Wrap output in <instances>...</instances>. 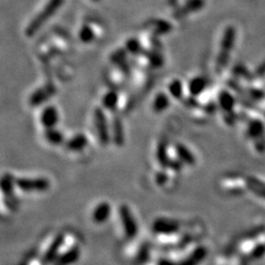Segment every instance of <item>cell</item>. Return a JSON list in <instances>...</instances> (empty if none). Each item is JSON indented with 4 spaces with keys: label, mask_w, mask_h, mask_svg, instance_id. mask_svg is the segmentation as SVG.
Masks as SVG:
<instances>
[{
    "label": "cell",
    "mask_w": 265,
    "mask_h": 265,
    "mask_svg": "<svg viewBox=\"0 0 265 265\" xmlns=\"http://www.w3.org/2000/svg\"><path fill=\"white\" fill-rule=\"evenodd\" d=\"M65 0H48L40 12H38L26 28V35L29 38L34 37L42 26L62 7Z\"/></svg>",
    "instance_id": "obj_1"
},
{
    "label": "cell",
    "mask_w": 265,
    "mask_h": 265,
    "mask_svg": "<svg viewBox=\"0 0 265 265\" xmlns=\"http://www.w3.org/2000/svg\"><path fill=\"white\" fill-rule=\"evenodd\" d=\"M235 38H236V31L234 27H231V26L227 27L222 37L221 49L217 57V62H216L217 70H222L225 67L227 61L229 60L230 53L235 43Z\"/></svg>",
    "instance_id": "obj_2"
},
{
    "label": "cell",
    "mask_w": 265,
    "mask_h": 265,
    "mask_svg": "<svg viewBox=\"0 0 265 265\" xmlns=\"http://www.w3.org/2000/svg\"><path fill=\"white\" fill-rule=\"evenodd\" d=\"M16 186L25 192H42L49 189L50 183L46 178H18Z\"/></svg>",
    "instance_id": "obj_3"
},
{
    "label": "cell",
    "mask_w": 265,
    "mask_h": 265,
    "mask_svg": "<svg viewBox=\"0 0 265 265\" xmlns=\"http://www.w3.org/2000/svg\"><path fill=\"white\" fill-rule=\"evenodd\" d=\"M119 213L125 236L128 239H135L138 235L139 227L130 207L127 204H122L119 208Z\"/></svg>",
    "instance_id": "obj_4"
},
{
    "label": "cell",
    "mask_w": 265,
    "mask_h": 265,
    "mask_svg": "<svg viewBox=\"0 0 265 265\" xmlns=\"http://www.w3.org/2000/svg\"><path fill=\"white\" fill-rule=\"evenodd\" d=\"M93 121L97 132L98 140L102 146H107L110 142L111 136L107 124V118L104 111L100 107H96L93 112Z\"/></svg>",
    "instance_id": "obj_5"
},
{
    "label": "cell",
    "mask_w": 265,
    "mask_h": 265,
    "mask_svg": "<svg viewBox=\"0 0 265 265\" xmlns=\"http://www.w3.org/2000/svg\"><path fill=\"white\" fill-rule=\"evenodd\" d=\"M180 227L181 226L178 221L165 217L157 218L152 224V230L155 234L165 236L176 234L180 231Z\"/></svg>",
    "instance_id": "obj_6"
},
{
    "label": "cell",
    "mask_w": 265,
    "mask_h": 265,
    "mask_svg": "<svg viewBox=\"0 0 265 265\" xmlns=\"http://www.w3.org/2000/svg\"><path fill=\"white\" fill-rule=\"evenodd\" d=\"M64 242H65V235L63 233H58L55 236V238L53 239V241L51 242L48 249L46 250L44 256L42 257L41 265H51L55 261V259L57 258L59 251H60L61 247L63 246Z\"/></svg>",
    "instance_id": "obj_7"
},
{
    "label": "cell",
    "mask_w": 265,
    "mask_h": 265,
    "mask_svg": "<svg viewBox=\"0 0 265 265\" xmlns=\"http://www.w3.org/2000/svg\"><path fill=\"white\" fill-rule=\"evenodd\" d=\"M55 92H56V88L53 85H51V84L45 85L41 88H38L37 90H35L31 94V96L29 98V103L31 106L37 107V106L44 103L49 98H51Z\"/></svg>",
    "instance_id": "obj_8"
},
{
    "label": "cell",
    "mask_w": 265,
    "mask_h": 265,
    "mask_svg": "<svg viewBox=\"0 0 265 265\" xmlns=\"http://www.w3.org/2000/svg\"><path fill=\"white\" fill-rule=\"evenodd\" d=\"M205 6V0H186V2L175 9L173 16L176 19H182L188 15L198 12Z\"/></svg>",
    "instance_id": "obj_9"
},
{
    "label": "cell",
    "mask_w": 265,
    "mask_h": 265,
    "mask_svg": "<svg viewBox=\"0 0 265 265\" xmlns=\"http://www.w3.org/2000/svg\"><path fill=\"white\" fill-rule=\"evenodd\" d=\"M40 123L45 129L55 128L59 122V113L54 106L45 107L40 114Z\"/></svg>",
    "instance_id": "obj_10"
},
{
    "label": "cell",
    "mask_w": 265,
    "mask_h": 265,
    "mask_svg": "<svg viewBox=\"0 0 265 265\" xmlns=\"http://www.w3.org/2000/svg\"><path fill=\"white\" fill-rule=\"evenodd\" d=\"M111 205L107 201L98 203L91 213V219L95 224L105 223L111 215Z\"/></svg>",
    "instance_id": "obj_11"
},
{
    "label": "cell",
    "mask_w": 265,
    "mask_h": 265,
    "mask_svg": "<svg viewBox=\"0 0 265 265\" xmlns=\"http://www.w3.org/2000/svg\"><path fill=\"white\" fill-rule=\"evenodd\" d=\"M208 251L205 247L199 246L195 248L187 258H185L178 265H199L207 257Z\"/></svg>",
    "instance_id": "obj_12"
},
{
    "label": "cell",
    "mask_w": 265,
    "mask_h": 265,
    "mask_svg": "<svg viewBox=\"0 0 265 265\" xmlns=\"http://www.w3.org/2000/svg\"><path fill=\"white\" fill-rule=\"evenodd\" d=\"M81 257V249L78 246H74L63 255H61L57 261V265H72L77 263Z\"/></svg>",
    "instance_id": "obj_13"
},
{
    "label": "cell",
    "mask_w": 265,
    "mask_h": 265,
    "mask_svg": "<svg viewBox=\"0 0 265 265\" xmlns=\"http://www.w3.org/2000/svg\"><path fill=\"white\" fill-rule=\"evenodd\" d=\"M112 139L117 147H122L125 143V134H124V128L123 123L121 119L117 116L113 118L112 121Z\"/></svg>",
    "instance_id": "obj_14"
},
{
    "label": "cell",
    "mask_w": 265,
    "mask_h": 265,
    "mask_svg": "<svg viewBox=\"0 0 265 265\" xmlns=\"http://www.w3.org/2000/svg\"><path fill=\"white\" fill-rule=\"evenodd\" d=\"M88 146V138L84 134H77L71 138L66 147L71 151H81Z\"/></svg>",
    "instance_id": "obj_15"
},
{
    "label": "cell",
    "mask_w": 265,
    "mask_h": 265,
    "mask_svg": "<svg viewBox=\"0 0 265 265\" xmlns=\"http://www.w3.org/2000/svg\"><path fill=\"white\" fill-rule=\"evenodd\" d=\"M175 151H176L177 155L179 157V159L186 164L189 165H193L195 163V158L194 155L192 154V152L183 144H177L175 147Z\"/></svg>",
    "instance_id": "obj_16"
},
{
    "label": "cell",
    "mask_w": 265,
    "mask_h": 265,
    "mask_svg": "<svg viewBox=\"0 0 265 265\" xmlns=\"http://www.w3.org/2000/svg\"><path fill=\"white\" fill-rule=\"evenodd\" d=\"M169 105H170V99L168 95L166 93L160 92L155 96L152 107L156 113H161L165 111L169 107Z\"/></svg>",
    "instance_id": "obj_17"
},
{
    "label": "cell",
    "mask_w": 265,
    "mask_h": 265,
    "mask_svg": "<svg viewBox=\"0 0 265 265\" xmlns=\"http://www.w3.org/2000/svg\"><path fill=\"white\" fill-rule=\"evenodd\" d=\"M156 158L158 163L163 167H169V164L171 162V159L168 155L167 151V144L165 142L159 143L157 150H156Z\"/></svg>",
    "instance_id": "obj_18"
},
{
    "label": "cell",
    "mask_w": 265,
    "mask_h": 265,
    "mask_svg": "<svg viewBox=\"0 0 265 265\" xmlns=\"http://www.w3.org/2000/svg\"><path fill=\"white\" fill-rule=\"evenodd\" d=\"M118 101H119V97H118V93L114 90H110L108 92H106L103 97H102V106L107 109V110H114L116 109L117 105H118Z\"/></svg>",
    "instance_id": "obj_19"
},
{
    "label": "cell",
    "mask_w": 265,
    "mask_h": 265,
    "mask_svg": "<svg viewBox=\"0 0 265 265\" xmlns=\"http://www.w3.org/2000/svg\"><path fill=\"white\" fill-rule=\"evenodd\" d=\"M44 138L52 146H59L64 141L63 134L60 131H58L57 129H55V128L45 129Z\"/></svg>",
    "instance_id": "obj_20"
},
{
    "label": "cell",
    "mask_w": 265,
    "mask_h": 265,
    "mask_svg": "<svg viewBox=\"0 0 265 265\" xmlns=\"http://www.w3.org/2000/svg\"><path fill=\"white\" fill-rule=\"evenodd\" d=\"M205 86H206V83H205V80L203 78L195 77L189 82L188 89H189L190 95L197 96L198 94H200L204 90Z\"/></svg>",
    "instance_id": "obj_21"
},
{
    "label": "cell",
    "mask_w": 265,
    "mask_h": 265,
    "mask_svg": "<svg viewBox=\"0 0 265 265\" xmlns=\"http://www.w3.org/2000/svg\"><path fill=\"white\" fill-rule=\"evenodd\" d=\"M14 185H16V181L13 180V178L10 174H5L4 176L2 177L1 189H2L4 194L10 196L13 193Z\"/></svg>",
    "instance_id": "obj_22"
},
{
    "label": "cell",
    "mask_w": 265,
    "mask_h": 265,
    "mask_svg": "<svg viewBox=\"0 0 265 265\" xmlns=\"http://www.w3.org/2000/svg\"><path fill=\"white\" fill-rule=\"evenodd\" d=\"M79 38H80V40H81L83 43H90V42H92V40H93L94 38H95L94 31H93L92 28L89 27L88 25H84V26L80 29V32H79Z\"/></svg>",
    "instance_id": "obj_23"
},
{
    "label": "cell",
    "mask_w": 265,
    "mask_h": 265,
    "mask_svg": "<svg viewBox=\"0 0 265 265\" xmlns=\"http://www.w3.org/2000/svg\"><path fill=\"white\" fill-rule=\"evenodd\" d=\"M219 104L225 111H230L234 107V98L233 96L226 91H222L219 94Z\"/></svg>",
    "instance_id": "obj_24"
},
{
    "label": "cell",
    "mask_w": 265,
    "mask_h": 265,
    "mask_svg": "<svg viewBox=\"0 0 265 265\" xmlns=\"http://www.w3.org/2000/svg\"><path fill=\"white\" fill-rule=\"evenodd\" d=\"M125 47H126V50L128 52H130L131 54H134V55H138V54L142 53V51H143V46H142L140 40L137 38H134L127 40Z\"/></svg>",
    "instance_id": "obj_25"
},
{
    "label": "cell",
    "mask_w": 265,
    "mask_h": 265,
    "mask_svg": "<svg viewBox=\"0 0 265 265\" xmlns=\"http://www.w3.org/2000/svg\"><path fill=\"white\" fill-rule=\"evenodd\" d=\"M249 186H250V189L257 195L265 198V185H264L262 182H259L258 180H256L254 178H251L249 180Z\"/></svg>",
    "instance_id": "obj_26"
},
{
    "label": "cell",
    "mask_w": 265,
    "mask_h": 265,
    "mask_svg": "<svg viewBox=\"0 0 265 265\" xmlns=\"http://www.w3.org/2000/svg\"><path fill=\"white\" fill-rule=\"evenodd\" d=\"M168 89H169V92L171 94L172 97L176 98V99H180L182 98L183 96V92H184V88H183V84L181 81L179 80H174L170 83L169 87H168Z\"/></svg>",
    "instance_id": "obj_27"
},
{
    "label": "cell",
    "mask_w": 265,
    "mask_h": 265,
    "mask_svg": "<svg viewBox=\"0 0 265 265\" xmlns=\"http://www.w3.org/2000/svg\"><path fill=\"white\" fill-rule=\"evenodd\" d=\"M155 28H156L157 33H162V34H166V33L170 32L172 30L171 24L168 23L167 21H163V20L156 21L155 22Z\"/></svg>",
    "instance_id": "obj_28"
},
{
    "label": "cell",
    "mask_w": 265,
    "mask_h": 265,
    "mask_svg": "<svg viewBox=\"0 0 265 265\" xmlns=\"http://www.w3.org/2000/svg\"><path fill=\"white\" fill-rule=\"evenodd\" d=\"M149 60L151 62V64L155 67H159L161 66V64L163 63V59L160 55L156 54V53H151L149 54Z\"/></svg>",
    "instance_id": "obj_29"
},
{
    "label": "cell",
    "mask_w": 265,
    "mask_h": 265,
    "mask_svg": "<svg viewBox=\"0 0 265 265\" xmlns=\"http://www.w3.org/2000/svg\"><path fill=\"white\" fill-rule=\"evenodd\" d=\"M263 131H264V127H263V125H262L261 123H259V122H255V123H253V124L251 125V127H250V133H251V135H253V136H259V135L262 134Z\"/></svg>",
    "instance_id": "obj_30"
},
{
    "label": "cell",
    "mask_w": 265,
    "mask_h": 265,
    "mask_svg": "<svg viewBox=\"0 0 265 265\" xmlns=\"http://www.w3.org/2000/svg\"><path fill=\"white\" fill-rule=\"evenodd\" d=\"M148 258H149V249H148V247H145L140 251L139 261H140V263L144 264V263H146Z\"/></svg>",
    "instance_id": "obj_31"
},
{
    "label": "cell",
    "mask_w": 265,
    "mask_h": 265,
    "mask_svg": "<svg viewBox=\"0 0 265 265\" xmlns=\"http://www.w3.org/2000/svg\"><path fill=\"white\" fill-rule=\"evenodd\" d=\"M167 179H168V178H167V175H166L165 173L160 172V173H158V174L156 175V178H155V180H156V184L159 185V186H162V185H164V184L166 183Z\"/></svg>",
    "instance_id": "obj_32"
},
{
    "label": "cell",
    "mask_w": 265,
    "mask_h": 265,
    "mask_svg": "<svg viewBox=\"0 0 265 265\" xmlns=\"http://www.w3.org/2000/svg\"><path fill=\"white\" fill-rule=\"evenodd\" d=\"M181 160L179 159V160H174V161H171L170 162V164H169V167L171 168V169H173V170H175V171H179V170H181V168H182V164H181Z\"/></svg>",
    "instance_id": "obj_33"
},
{
    "label": "cell",
    "mask_w": 265,
    "mask_h": 265,
    "mask_svg": "<svg viewBox=\"0 0 265 265\" xmlns=\"http://www.w3.org/2000/svg\"><path fill=\"white\" fill-rule=\"evenodd\" d=\"M178 265L175 264L173 261L171 260H168V259H160L158 262H157V265Z\"/></svg>",
    "instance_id": "obj_34"
},
{
    "label": "cell",
    "mask_w": 265,
    "mask_h": 265,
    "mask_svg": "<svg viewBox=\"0 0 265 265\" xmlns=\"http://www.w3.org/2000/svg\"><path fill=\"white\" fill-rule=\"evenodd\" d=\"M92 1H99V0H92Z\"/></svg>",
    "instance_id": "obj_35"
}]
</instances>
